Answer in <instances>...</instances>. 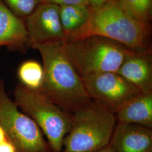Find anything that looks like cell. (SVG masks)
I'll return each mask as SVG.
<instances>
[{
  "mask_svg": "<svg viewBox=\"0 0 152 152\" xmlns=\"http://www.w3.org/2000/svg\"><path fill=\"white\" fill-rule=\"evenodd\" d=\"M32 48L39 51L43 62L44 80L37 91L71 114L92 100L65 54L63 44L36 45Z\"/></svg>",
  "mask_w": 152,
  "mask_h": 152,
  "instance_id": "cell-1",
  "label": "cell"
},
{
  "mask_svg": "<svg viewBox=\"0 0 152 152\" xmlns=\"http://www.w3.org/2000/svg\"><path fill=\"white\" fill-rule=\"evenodd\" d=\"M91 35L110 39L132 51L152 50L150 23L139 22L132 18L118 0L96 8H90L87 23L67 36L64 43Z\"/></svg>",
  "mask_w": 152,
  "mask_h": 152,
  "instance_id": "cell-2",
  "label": "cell"
},
{
  "mask_svg": "<svg viewBox=\"0 0 152 152\" xmlns=\"http://www.w3.org/2000/svg\"><path fill=\"white\" fill-rule=\"evenodd\" d=\"M117 124L115 115L92 100L72 114L64 152H96L108 145Z\"/></svg>",
  "mask_w": 152,
  "mask_h": 152,
  "instance_id": "cell-3",
  "label": "cell"
},
{
  "mask_svg": "<svg viewBox=\"0 0 152 152\" xmlns=\"http://www.w3.org/2000/svg\"><path fill=\"white\" fill-rule=\"evenodd\" d=\"M65 54L81 79L117 72L131 50L110 39L91 35L63 44Z\"/></svg>",
  "mask_w": 152,
  "mask_h": 152,
  "instance_id": "cell-4",
  "label": "cell"
},
{
  "mask_svg": "<svg viewBox=\"0 0 152 152\" xmlns=\"http://www.w3.org/2000/svg\"><path fill=\"white\" fill-rule=\"evenodd\" d=\"M13 95L15 103L38 126L53 152L62 151L63 140L71 130L72 114L20 82L15 87Z\"/></svg>",
  "mask_w": 152,
  "mask_h": 152,
  "instance_id": "cell-5",
  "label": "cell"
},
{
  "mask_svg": "<svg viewBox=\"0 0 152 152\" xmlns=\"http://www.w3.org/2000/svg\"><path fill=\"white\" fill-rule=\"evenodd\" d=\"M0 126L16 152H53L37 124L8 96L2 79H0Z\"/></svg>",
  "mask_w": 152,
  "mask_h": 152,
  "instance_id": "cell-6",
  "label": "cell"
},
{
  "mask_svg": "<svg viewBox=\"0 0 152 152\" xmlns=\"http://www.w3.org/2000/svg\"><path fill=\"white\" fill-rule=\"evenodd\" d=\"M90 98L115 114L141 92L117 72H106L82 79Z\"/></svg>",
  "mask_w": 152,
  "mask_h": 152,
  "instance_id": "cell-7",
  "label": "cell"
},
{
  "mask_svg": "<svg viewBox=\"0 0 152 152\" xmlns=\"http://www.w3.org/2000/svg\"><path fill=\"white\" fill-rule=\"evenodd\" d=\"M30 46L44 44H64L65 34L60 22L59 6L40 3L24 19Z\"/></svg>",
  "mask_w": 152,
  "mask_h": 152,
  "instance_id": "cell-8",
  "label": "cell"
},
{
  "mask_svg": "<svg viewBox=\"0 0 152 152\" xmlns=\"http://www.w3.org/2000/svg\"><path fill=\"white\" fill-rule=\"evenodd\" d=\"M144 94L152 93V50H130L117 72Z\"/></svg>",
  "mask_w": 152,
  "mask_h": 152,
  "instance_id": "cell-9",
  "label": "cell"
},
{
  "mask_svg": "<svg viewBox=\"0 0 152 152\" xmlns=\"http://www.w3.org/2000/svg\"><path fill=\"white\" fill-rule=\"evenodd\" d=\"M109 144L115 152H152V129L117 122Z\"/></svg>",
  "mask_w": 152,
  "mask_h": 152,
  "instance_id": "cell-10",
  "label": "cell"
},
{
  "mask_svg": "<svg viewBox=\"0 0 152 152\" xmlns=\"http://www.w3.org/2000/svg\"><path fill=\"white\" fill-rule=\"evenodd\" d=\"M24 53L30 46L24 20L16 16L0 0V46Z\"/></svg>",
  "mask_w": 152,
  "mask_h": 152,
  "instance_id": "cell-11",
  "label": "cell"
},
{
  "mask_svg": "<svg viewBox=\"0 0 152 152\" xmlns=\"http://www.w3.org/2000/svg\"><path fill=\"white\" fill-rule=\"evenodd\" d=\"M117 122L141 125L152 129V93H140L114 114Z\"/></svg>",
  "mask_w": 152,
  "mask_h": 152,
  "instance_id": "cell-12",
  "label": "cell"
},
{
  "mask_svg": "<svg viewBox=\"0 0 152 152\" xmlns=\"http://www.w3.org/2000/svg\"><path fill=\"white\" fill-rule=\"evenodd\" d=\"M59 14L65 39L87 23L90 15V8L87 5L60 6Z\"/></svg>",
  "mask_w": 152,
  "mask_h": 152,
  "instance_id": "cell-13",
  "label": "cell"
},
{
  "mask_svg": "<svg viewBox=\"0 0 152 152\" xmlns=\"http://www.w3.org/2000/svg\"><path fill=\"white\" fill-rule=\"evenodd\" d=\"M43 66L35 60H27L22 63L18 70L20 83L30 90L37 91L44 80Z\"/></svg>",
  "mask_w": 152,
  "mask_h": 152,
  "instance_id": "cell-14",
  "label": "cell"
},
{
  "mask_svg": "<svg viewBox=\"0 0 152 152\" xmlns=\"http://www.w3.org/2000/svg\"><path fill=\"white\" fill-rule=\"evenodd\" d=\"M122 8L132 18L142 23H150L152 0H118Z\"/></svg>",
  "mask_w": 152,
  "mask_h": 152,
  "instance_id": "cell-15",
  "label": "cell"
},
{
  "mask_svg": "<svg viewBox=\"0 0 152 152\" xmlns=\"http://www.w3.org/2000/svg\"><path fill=\"white\" fill-rule=\"evenodd\" d=\"M16 16L25 19L40 4L39 0H1Z\"/></svg>",
  "mask_w": 152,
  "mask_h": 152,
  "instance_id": "cell-16",
  "label": "cell"
},
{
  "mask_svg": "<svg viewBox=\"0 0 152 152\" xmlns=\"http://www.w3.org/2000/svg\"><path fill=\"white\" fill-rule=\"evenodd\" d=\"M39 2L40 3L51 4L59 6L72 5H87L86 0H39Z\"/></svg>",
  "mask_w": 152,
  "mask_h": 152,
  "instance_id": "cell-17",
  "label": "cell"
},
{
  "mask_svg": "<svg viewBox=\"0 0 152 152\" xmlns=\"http://www.w3.org/2000/svg\"><path fill=\"white\" fill-rule=\"evenodd\" d=\"M0 152H16V148L8 139L0 144Z\"/></svg>",
  "mask_w": 152,
  "mask_h": 152,
  "instance_id": "cell-18",
  "label": "cell"
},
{
  "mask_svg": "<svg viewBox=\"0 0 152 152\" xmlns=\"http://www.w3.org/2000/svg\"><path fill=\"white\" fill-rule=\"evenodd\" d=\"M87 5L90 8H96L104 5L113 0H86Z\"/></svg>",
  "mask_w": 152,
  "mask_h": 152,
  "instance_id": "cell-19",
  "label": "cell"
},
{
  "mask_svg": "<svg viewBox=\"0 0 152 152\" xmlns=\"http://www.w3.org/2000/svg\"><path fill=\"white\" fill-rule=\"evenodd\" d=\"M8 139V137L4 129L0 126V144Z\"/></svg>",
  "mask_w": 152,
  "mask_h": 152,
  "instance_id": "cell-20",
  "label": "cell"
},
{
  "mask_svg": "<svg viewBox=\"0 0 152 152\" xmlns=\"http://www.w3.org/2000/svg\"><path fill=\"white\" fill-rule=\"evenodd\" d=\"M96 152H115V151L111 146V145L110 144H109L108 145H107L106 147H104L103 149H100V151Z\"/></svg>",
  "mask_w": 152,
  "mask_h": 152,
  "instance_id": "cell-21",
  "label": "cell"
},
{
  "mask_svg": "<svg viewBox=\"0 0 152 152\" xmlns=\"http://www.w3.org/2000/svg\"><path fill=\"white\" fill-rule=\"evenodd\" d=\"M64 152V151H61V152Z\"/></svg>",
  "mask_w": 152,
  "mask_h": 152,
  "instance_id": "cell-22",
  "label": "cell"
}]
</instances>
